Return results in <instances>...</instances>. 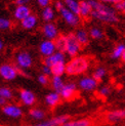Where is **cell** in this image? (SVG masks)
I'll return each mask as SVG.
<instances>
[{
    "label": "cell",
    "instance_id": "obj_1",
    "mask_svg": "<svg viewBox=\"0 0 125 126\" xmlns=\"http://www.w3.org/2000/svg\"><path fill=\"white\" fill-rule=\"evenodd\" d=\"M89 3L92 7L91 18L93 20L108 25L116 24L119 22L118 11L115 9L114 6L104 3L99 0H89Z\"/></svg>",
    "mask_w": 125,
    "mask_h": 126
},
{
    "label": "cell",
    "instance_id": "obj_2",
    "mask_svg": "<svg viewBox=\"0 0 125 126\" xmlns=\"http://www.w3.org/2000/svg\"><path fill=\"white\" fill-rule=\"evenodd\" d=\"M90 62L83 55H77L72 58L66 64V74L70 77H77L85 74L89 69Z\"/></svg>",
    "mask_w": 125,
    "mask_h": 126
},
{
    "label": "cell",
    "instance_id": "obj_3",
    "mask_svg": "<svg viewBox=\"0 0 125 126\" xmlns=\"http://www.w3.org/2000/svg\"><path fill=\"white\" fill-rule=\"evenodd\" d=\"M54 8L57 10V12L61 16V17L69 27L71 28H79L81 23H82V18L79 16V15L75 14V12L71 11L70 9H68L62 0H57L54 2Z\"/></svg>",
    "mask_w": 125,
    "mask_h": 126
},
{
    "label": "cell",
    "instance_id": "obj_4",
    "mask_svg": "<svg viewBox=\"0 0 125 126\" xmlns=\"http://www.w3.org/2000/svg\"><path fill=\"white\" fill-rule=\"evenodd\" d=\"M14 64L18 68L21 73H25L33 67L34 60L31 52H29L28 50H20L15 55Z\"/></svg>",
    "mask_w": 125,
    "mask_h": 126
},
{
    "label": "cell",
    "instance_id": "obj_5",
    "mask_svg": "<svg viewBox=\"0 0 125 126\" xmlns=\"http://www.w3.org/2000/svg\"><path fill=\"white\" fill-rule=\"evenodd\" d=\"M20 74L21 71L12 63H2V64H0V77L3 80L14 81Z\"/></svg>",
    "mask_w": 125,
    "mask_h": 126
},
{
    "label": "cell",
    "instance_id": "obj_6",
    "mask_svg": "<svg viewBox=\"0 0 125 126\" xmlns=\"http://www.w3.org/2000/svg\"><path fill=\"white\" fill-rule=\"evenodd\" d=\"M1 112L4 116L10 119H15V120H17V119H21L24 117V110L22 108V106L11 102L6 103L2 107Z\"/></svg>",
    "mask_w": 125,
    "mask_h": 126
},
{
    "label": "cell",
    "instance_id": "obj_7",
    "mask_svg": "<svg viewBox=\"0 0 125 126\" xmlns=\"http://www.w3.org/2000/svg\"><path fill=\"white\" fill-rule=\"evenodd\" d=\"M98 84H99V82L92 77V75L91 76H89V75L81 76L77 82L79 90L83 91V92H93V91L97 90Z\"/></svg>",
    "mask_w": 125,
    "mask_h": 126
},
{
    "label": "cell",
    "instance_id": "obj_8",
    "mask_svg": "<svg viewBox=\"0 0 125 126\" xmlns=\"http://www.w3.org/2000/svg\"><path fill=\"white\" fill-rule=\"evenodd\" d=\"M67 48H66V54L69 55L70 58H75V56L79 55L82 45L78 42L76 36L74 32H70L67 35Z\"/></svg>",
    "mask_w": 125,
    "mask_h": 126
},
{
    "label": "cell",
    "instance_id": "obj_9",
    "mask_svg": "<svg viewBox=\"0 0 125 126\" xmlns=\"http://www.w3.org/2000/svg\"><path fill=\"white\" fill-rule=\"evenodd\" d=\"M18 100L22 106L28 107V108H32L35 107L37 103V96L36 94L30 89H26V88H22L18 90Z\"/></svg>",
    "mask_w": 125,
    "mask_h": 126
},
{
    "label": "cell",
    "instance_id": "obj_10",
    "mask_svg": "<svg viewBox=\"0 0 125 126\" xmlns=\"http://www.w3.org/2000/svg\"><path fill=\"white\" fill-rule=\"evenodd\" d=\"M78 85L77 82L75 81H66V83L62 87V89L61 90L60 94L62 96V100H66V102H69V100H72L76 97L77 93H78Z\"/></svg>",
    "mask_w": 125,
    "mask_h": 126
},
{
    "label": "cell",
    "instance_id": "obj_11",
    "mask_svg": "<svg viewBox=\"0 0 125 126\" xmlns=\"http://www.w3.org/2000/svg\"><path fill=\"white\" fill-rule=\"evenodd\" d=\"M41 32H42L43 37L45 39H49V40H55L58 38V36L60 35L59 28L53 22L43 24V26L41 28Z\"/></svg>",
    "mask_w": 125,
    "mask_h": 126
},
{
    "label": "cell",
    "instance_id": "obj_12",
    "mask_svg": "<svg viewBox=\"0 0 125 126\" xmlns=\"http://www.w3.org/2000/svg\"><path fill=\"white\" fill-rule=\"evenodd\" d=\"M105 118L106 121L111 124H118L121 122H125V108L111 110L107 112Z\"/></svg>",
    "mask_w": 125,
    "mask_h": 126
},
{
    "label": "cell",
    "instance_id": "obj_13",
    "mask_svg": "<svg viewBox=\"0 0 125 126\" xmlns=\"http://www.w3.org/2000/svg\"><path fill=\"white\" fill-rule=\"evenodd\" d=\"M38 50H39V53L43 58H47V56L52 55L57 51V46H55L54 40H49V39L42 40L39 44Z\"/></svg>",
    "mask_w": 125,
    "mask_h": 126
},
{
    "label": "cell",
    "instance_id": "obj_14",
    "mask_svg": "<svg viewBox=\"0 0 125 126\" xmlns=\"http://www.w3.org/2000/svg\"><path fill=\"white\" fill-rule=\"evenodd\" d=\"M66 61H67L66 52L57 50L52 55L47 56V58H43L42 65H45V66H48V67L51 68V66L53 64H57V63H66Z\"/></svg>",
    "mask_w": 125,
    "mask_h": 126
},
{
    "label": "cell",
    "instance_id": "obj_15",
    "mask_svg": "<svg viewBox=\"0 0 125 126\" xmlns=\"http://www.w3.org/2000/svg\"><path fill=\"white\" fill-rule=\"evenodd\" d=\"M32 14V9L29 5H16L14 9V18L16 22H22Z\"/></svg>",
    "mask_w": 125,
    "mask_h": 126
},
{
    "label": "cell",
    "instance_id": "obj_16",
    "mask_svg": "<svg viewBox=\"0 0 125 126\" xmlns=\"http://www.w3.org/2000/svg\"><path fill=\"white\" fill-rule=\"evenodd\" d=\"M62 96H61V94L60 92H57V91H50V92H48L45 97H44V104L45 106L47 107V108L49 109H53L55 108V107H58L61 102H62Z\"/></svg>",
    "mask_w": 125,
    "mask_h": 126
},
{
    "label": "cell",
    "instance_id": "obj_17",
    "mask_svg": "<svg viewBox=\"0 0 125 126\" xmlns=\"http://www.w3.org/2000/svg\"><path fill=\"white\" fill-rule=\"evenodd\" d=\"M28 116L32 119V120H34L35 122L43 121V120H45L46 117H47V112L42 108L32 107V108H30V110L28 112Z\"/></svg>",
    "mask_w": 125,
    "mask_h": 126
},
{
    "label": "cell",
    "instance_id": "obj_18",
    "mask_svg": "<svg viewBox=\"0 0 125 126\" xmlns=\"http://www.w3.org/2000/svg\"><path fill=\"white\" fill-rule=\"evenodd\" d=\"M92 7L89 3V0H81L79 6V16L82 18V21L88 20L91 17Z\"/></svg>",
    "mask_w": 125,
    "mask_h": 126
},
{
    "label": "cell",
    "instance_id": "obj_19",
    "mask_svg": "<svg viewBox=\"0 0 125 126\" xmlns=\"http://www.w3.org/2000/svg\"><path fill=\"white\" fill-rule=\"evenodd\" d=\"M38 16L34 14H31L29 16H27L26 18L21 22V27L24 30H27V31H31V30H34L37 26H38Z\"/></svg>",
    "mask_w": 125,
    "mask_h": 126
},
{
    "label": "cell",
    "instance_id": "obj_20",
    "mask_svg": "<svg viewBox=\"0 0 125 126\" xmlns=\"http://www.w3.org/2000/svg\"><path fill=\"white\" fill-rule=\"evenodd\" d=\"M75 36H76V38L78 40V42L82 45V47L86 46L87 44L89 43V40H90V36H89V33L88 31L84 28H77L75 30Z\"/></svg>",
    "mask_w": 125,
    "mask_h": 126
},
{
    "label": "cell",
    "instance_id": "obj_21",
    "mask_svg": "<svg viewBox=\"0 0 125 126\" xmlns=\"http://www.w3.org/2000/svg\"><path fill=\"white\" fill-rule=\"evenodd\" d=\"M55 8L54 6L49 5L46 7L42 8L41 11V18L44 23H49V22H53L55 18Z\"/></svg>",
    "mask_w": 125,
    "mask_h": 126
},
{
    "label": "cell",
    "instance_id": "obj_22",
    "mask_svg": "<svg viewBox=\"0 0 125 126\" xmlns=\"http://www.w3.org/2000/svg\"><path fill=\"white\" fill-rule=\"evenodd\" d=\"M66 83V81L64 80L62 76H51L50 77V87L52 88L53 91L61 92Z\"/></svg>",
    "mask_w": 125,
    "mask_h": 126
},
{
    "label": "cell",
    "instance_id": "obj_23",
    "mask_svg": "<svg viewBox=\"0 0 125 126\" xmlns=\"http://www.w3.org/2000/svg\"><path fill=\"white\" fill-rule=\"evenodd\" d=\"M62 126H92V121L88 118H80V119H70Z\"/></svg>",
    "mask_w": 125,
    "mask_h": 126
},
{
    "label": "cell",
    "instance_id": "obj_24",
    "mask_svg": "<svg viewBox=\"0 0 125 126\" xmlns=\"http://www.w3.org/2000/svg\"><path fill=\"white\" fill-rule=\"evenodd\" d=\"M107 74H108V70L106 69L104 66H98L96 67L94 70L92 72V77L94 78L95 80H97L98 82L103 81L106 77H107Z\"/></svg>",
    "mask_w": 125,
    "mask_h": 126
},
{
    "label": "cell",
    "instance_id": "obj_25",
    "mask_svg": "<svg viewBox=\"0 0 125 126\" xmlns=\"http://www.w3.org/2000/svg\"><path fill=\"white\" fill-rule=\"evenodd\" d=\"M0 96L8 103L15 98V92L8 86H0Z\"/></svg>",
    "mask_w": 125,
    "mask_h": 126
},
{
    "label": "cell",
    "instance_id": "obj_26",
    "mask_svg": "<svg viewBox=\"0 0 125 126\" xmlns=\"http://www.w3.org/2000/svg\"><path fill=\"white\" fill-rule=\"evenodd\" d=\"M66 64L67 63H57L51 66L52 76H64L66 74Z\"/></svg>",
    "mask_w": 125,
    "mask_h": 126
},
{
    "label": "cell",
    "instance_id": "obj_27",
    "mask_svg": "<svg viewBox=\"0 0 125 126\" xmlns=\"http://www.w3.org/2000/svg\"><path fill=\"white\" fill-rule=\"evenodd\" d=\"M88 33H89L90 38L94 40H102L105 38V35H106L104 30L99 27H91L88 30Z\"/></svg>",
    "mask_w": 125,
    "mask_h": 126
},
{
    "label": "cell",
    "instance_id": "obj_28",
    "mask_svg": "<svg viewBox=\"0 0 125 126\" xmlns=\"http://www.w3.org/2000/svg\"><path fill=\"white\" fill-rule=\"evenodd\" d=\"M55 46H57V50L59 51L66 52V48H67V36L64 34H60L58 36V38L54 40Z\"/></svg>",
    "mask_w": 125,
    "mask_h": 126
},
{
    "label": "cell",
    "instance_id": "obj_29",
    "mask_svg": "<svg viewBox=\"0 0 125 126\" xmlns=\"http://www.w3.org/2000/svg\"><path fill=\"white\" fill-rule=\"evenodd\" d=\"M124 50H125V44H123V43L117 44L111 51V54H110L111 59L112 60H120Z\"/></svg>",
    "mask_w": 125,
    "mask_h": 126
},
{
    "label": "cell",
    "instance_id": "obj_30",
    "mask_svg": "<svg viewBox=\"0 0 125 126\" xmlns=\"http://www.w3.org/2000/svg\"><path fill=\"white\" fill-rule=\"evenodd\" d=\"M112 92H113V88L109 84H103L97 88V94L103 98H108Z\"/></svg>",
    "mask_w": 125,
    "mask_h": 126
},
{
    "label": "cell",
    "instance_id": "obj_31",
    "mask_svg": "<svg viewBox=\"0 0 125 126\" xmlns=\"http://www.w3.org/2000/svg\"><path fill=\"white\" fill-rule=\"evenodd\" d=\"M65 6L70 9L71 11L75 12V14L79 15V6H80V1H77V0H62Z\"/></svg>",
    "mask_w": 125,
    "mask_h": 126
},
{
    "label": "cell",
    "instance_id": "obj_32",
    "mask_svg": "<svg viewBox=\"0 0 125 126\" xmlns=\"http://www.w3.org/2000/svg\"><path fill=\"white\" fill-rule=\"evenodd\" d=\"M14 27V22L10 18L5 16H0V31H8Z\"/></svg>",
    "mask_w": 125,
    "mask_h": 126
},
{
    "label": "cell",
    "instance_id": "obj_33",
    "mask_svg": "<svg viewBox=\"0 0 125 126\" xmlns=\"http://www.w3.org/2000/svg\"><path fill=\"white\" fill-rule=\"evenodd\" d=\"M22 126H55L52 119H45L43 121H38L35 123H30V124H24Z\"/></svg>",
    "mask_w": 125,
    "mask_h": 126
},
{
    "label": "cell",
    "instance_id": "obj_34",
    "mask_svg": "<svg viewBox=\"0 0 125 126\" xmlns=\"http://www.w3.org/2000/svg\"><path fill=\"white\" fill-rule=\"evenodd\" d=\"M37 81H38V83L42 86H48L50 85V77L47 76V75H44V74H40L38 75V77H37Z\"/></svg>",
    "mask_w": 125,
    "mask_h": 126
},
{
    "label": "cell",
    "instance_id": "obj_35",
    "mask_svg": "<svg viewBox=\"0 0 125 126\" xmlns=\"http://www.w3.org/2000/svg\"><path fill=\"white\" fill-rule=\"evenodd\" d=\"M115 9L117 11H121V12H124L125 11V0H121L118 3H116L115 5H113Z\"/></svg>",
    "mask_w": 125,
    "mask_h": 126
},
{
    "label": "cell",
    "instance_id": "obj_36",
    "mask_svg": "<svg viewBox=\"0 0 125 126\" xmlns=\"http://www.w3.org/2000/svg\"><path fill=\"white\" fill-rule=\"evenodd\" d=\"M36 2L41 8H44V7H46V6L51 5L52 0H36Z\"/></svg>",
    "mask_w": 125,
    "mask_h": 126
},
{
    "label": "cell",
    "instance_id": "obj_37",
    "mask_svg": "<svg viewBox=\"0 0 125 126\" xmlns=\"http://www.w3.org/2000/svg\"><path fill=\"white\" fill-rule=\"evenodd\" d=\"M41 73L44 74V75H47V76H52V73H51V68L48 67V66H45V65H42L41 67Z\"/></svg>",
    "mask_w": 125,
    "mask_h": 126
},
{
    "label": "cell",
    "instance_id": "obj_38",
    "mask_svg": "<svg viewBox=\"0 0 125 126\" xmlns=\"http://www.w3.org/2000/svg\"><path fill=\"white\" fill-rule=\"evenodd\" d=\"M31 2V0H15L16 5H28Z\"/></svg>",
    "mask_w": 125,
    "mask_h": 126
},
{
    "label": "cell",
    "instance_id": "obj_39",
    "mask_svg": "<svg viewBox=\"0 0 125 126\" xmlns=\"http://www.w3.org/2000/svg\"><path fill=\"white\" fill-rule=\"evenodd\" d=\"M99 1H102L104 3H107V4H110V5H115L116 3L121 1V0H99Z\"/></svg>",
    "mask_w": 125,
    "mask_h": 126
},
{
    "label": "cell",
    "instance_id": "obj_40",
    "mask_svg": "<svg viewBox=\"0 0 125 126\" xmlns=\"http://www.w3.org/2000/svg\"><path fill=\"white\" fill-rule=\"evenodd\" d=\"M6 103H7V102H6V100L5 99H3L1 96H0V108H2V107L6 104Z\"/></svg>",
    "mask_w": 125,
    "mask_h": 126
},
{
    "label": "cell",
    "instance_id": "obj_41",
    "mask_svg": "<svg viewBox=\"0 0 125 126\" xmlns=\"http://www.w3.org/2000/svg\"><path fill=\"white\" fill-rule=\"evenodd\" d=\"M3 48H4V42L1 38H0V51H2Z\"/></svg>",
    "mask_w": 125,
    "mask_h": 126
},
{
    "label": "cell",
    "instance_id": "obj_42",
    "mask_svg": "<svg viewBox=\"0 0 125 126\" xmlns=\"http://www.w3.org/2000/svg\"><path fill=\"white\" fill-rule=\"evenodd\" d=\"M121 62L122 63H124V64H125V50H124V51H123V53H122V56H121Z\"/></svg>",
    "mask_w": 125,
    "mask_h": 126
},
{
    "label": "cell",
    "instance_id": "obj_43",
    "mask_svg": "<svg viewBox=\"0 0 125 126\" xmlns=\"http://www.w3.org/2000/svg\"><path fill=\"white\" fill-rule=\"evenodd\" d=\"M124 84H125V76H124Z\"/></svg>",
    "mask_w": 125,
    "mask_h": 126
},
{
    "label": "cell",
    "instance_id": "obj_44",
    "mask_svg": "<svg viewBox=\"0 0 125 126\" xmlns=\"http://www.w3.org/2000/svg\"><path fill=\"white\" fill-rule=\"evenodd\" d=\"M124 126H125V123H124Z\"/></svg>",
    "mask_w": 125,
    "mask_h": 126
}]
</instances>
